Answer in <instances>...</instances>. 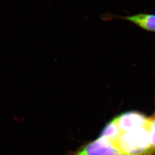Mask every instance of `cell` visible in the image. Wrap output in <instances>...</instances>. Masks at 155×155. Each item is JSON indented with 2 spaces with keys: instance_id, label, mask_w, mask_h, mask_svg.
<instances>
[{
  "instance_id": "6da1fadb",
  "label": "cell",
  "mask_w": 155,
  "mask_h": 155,
  "mask_svg": "<svg viewBox=\"0 0 155 155\" xmlns=\"http://www.w3.org/2000/svg\"><path fill=\"white\" fill-rule=\"evenodd\" d=\"M111 143L122 155H150L151 153L148 127L123 133L116 141Z\"/></svg>"
},
{
  "instance_id": "7a4b0ae2",
  "label": "cell",
  "mask_w": 155,
  "mask_h": 155,
  "mask_svg": "<svg viewBox=\"0 0 155 155\" xmlns=\"http://www.w3.org/2000/svg\"><path fill=\"white\" fill-rule=\"evenodd\" d=\"M113 120L122 133L133 129L148 127L149 122V118L136 111L123 113Z\"/></svg>"
},
{
  "instance_id": "3957f363",
  "label": "cell",
  "mask_w": 155,
  "mask_h": 155,
  "mask_svg": "<svg viewBox=\"0 0 155 155\" xmlns=\"http://www.w3.org/2000/svg\"><path fill=\"white\" fill-rule=\"evenodd\" d=\"M71 155H122L107 139L100 137Z\"/></svg>"
},
{
  "instance_id": "277c9868",
  "label": "cell",
  "mask_w": 155,
  "mask_h": 155,
  "mask_svg": "<svg viewBox=\"0 0 155 155\" xmlns=\"http://www.w3.org/2000/svg\"><path fill=\"white\" fill-rule=\"evenodd\" d=\"M122 18L132 22L144 30L155 32V15L150 14H138Z\"/></svg>"
},
{
  "instance_id": "5b68a950",
  "label": "cell",
  "mask_w": 155,
  "mask_h": 155,
  "mask_svg": "<svg viewBox=\"0 0 155 155\" xmlns=\"http://www.w3.org/2000/svg\"><path fill=\"white\" fill-rule=\"evenodd\" d=\"M121 134L122 133L120 132L114 120H113L104 127L100 137L107 139L110 143H113L118 139Z\"/></svg>"
},
{
  "instance_id": "8992f818",
  "label": "cell",
  "mask_w": 155,
  "mask_h": 155,
  "mask_svg": "<svg viewBox=\"0 0 155 155\" xmlns=\"http://www.w3.org/2000/svg\"><path fill=\"white\" fill-rule=\"evenodd\" d=\"M148 129L151 139V153L150 155L155 154V116L149 118Z\"/></svg>"
}]
</instances>
